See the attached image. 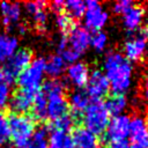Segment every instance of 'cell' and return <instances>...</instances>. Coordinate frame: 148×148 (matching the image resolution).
Masks as SVG:
<instances>
[{
	"label": "cell",
	"instance_id": "obj_13",
	"mask_svg": "<svg viewBox=\"0 0 148 148\" xmlns=\"http://www.w3.org/2000/svg\"><path fill=\"white\" fill-rule=\"evenodd\" d=\"M68 47L79 53L80 56L89 47L90 45V34L82 27H75L67 36Z\"/></svg>",
	"mask_w": 148,
	"mask_h": 148
},
{
	"label": "cell",
	"instance_id": "obj_32",
	"mask_svg": "<svg viewBox=\"0 0 148 148\" xmlns=\"http://www.w3.org/2000/svg\"><path fill=\"white\" fill-rule=\"evenodd\" d=\"M12 97V89L8 83H0V111L9 105Z\"/></svg>",
	"mask_w": 148,
	"mask_h": 148
},
{
	"label": "cell",
	"instance_id": "obj_20",
	"mask_svg": "<svg viewBox=\"0 0 148 148\" xmlns=\"http://www.w3.org/2000/svg\"><path fill=\"white\" fill-rule=\"evenodd\" d=\"M103 104H104L105 110L108 111L109 116L116 117V116L123 114L124 110L127 106V99H126L125 95L112 94L106 97V101Z\"/></svg>",
	"mask_w": 148,
	"mask_h": 148
},
{
	"label": "cell",
	"instance_id": "obj_38",
	"mask_svg": "<svg viewBox=\"0 0 148 148\" xmlns=\"http://www.w3.org/2000/svg\"><path fill=\"white\" fill-rule=\"evenodd\" d=\"M141 92H142V96L145 97V99L148 101V74H147V75L143 77V80H142Z\"/></svg>",
	"mask_w": 148,
	"mask_h": 148
},
{
	"label": "cell",
	"instance_id": "obj_35",
	"mask_svg": "<svg viewBox=\"0 0 148 148\" xmlns=\"http://www.w3.org/2000/svg\"><path fill=\"white\" fill-rule=\"evenodd\" d=\"M134 3L130 0H120V1H117L114 5H113V12L116 14H121L124 15Z\"/></svg>",
	"mask_w": 148,
	"mask_h": 148
},
{
	"label": "cell",
	"instance_id": "obj_19",
	"mask_svg": "<svg viewBox=\"0 0 148 148\" xmlns=\"http://www.w3.org/2000/svg\"><path fill=\"white\" fill-rule=\"evenodd\" d=\"M145 14H146V9H145L142 6L133 5V6L124 14L123 22H124L125 28H126L128 31L136 30V29L140 27V24L142 23L143 17H145Z\"/></svg>",
	"mask_w": 148,
	"mask_h": 148
},
{
	"label": "cell",
	"instance_id": "obj_23",
	"mask_svg": "<svg viewBox=\"0 0 148 148\" xmlns=\"http://www.w3.org/2000/svg\"><path fill=\"white\" fill-rule=\"evenodd\" d=\"M46 105H47V99L46 96L43 92H38L32 102L31 105V113H32V119L34 120H44L47 118L46 114Z\"/></svg>",
	"mask_w": 148,
	"mask_h": 148
},
{
	"label": "cell",
	"instance_id": "obj_24",
	"mask_svg": "<svg viewBox=\"0 0 148 148\" xmlns=\"http://www.w3.org/2000/svg\"><path fill=\"white\" fill-rule=\"evenodd\" d=\"M49 126H43L35 130L27 148H49Z\"/></svg>",
	"mask_w": 148,
	"mask_h": 148
},
{
	"label": "cell",
	"instance_id": "obj_28",
	"mask_svg": "<svg viewBox=\"0 0 148 148\" xmlns=\"http://www.w3.org/2000/svg\"><path fill=\"white\" fill-rule=\"evenodd\" d=\"M74 120L73 118L71 117V114H66L54 121H52V124L49 126V130H58V131H61V132H65L67 133L68 131H71L73 127H74Z\"/></svg>",
	"mask_w": 148,
	"mask_h": 148
},
{
	"label": "cell",
	"instance_id": "obj_2",
	"mask_svg": "<svg viewBox=\"0 0 148 148\" xmlns=\"http://www.w3.org/2000/svg\"><path fill=\"white\" fill-rule=\"evenodd\" d=\"M10 140L15 148H27L30 138L35 132V120L27 114L13 113L8 117Z\"/></svg>",
	"mask_w": 148,
	"mask_h": 148
},
{
	"label": "cell",
	"instance_id": "obj_7",
	"mask_svg": "<svg viewBox=\"0 0 148 148\" xmlns=\"http://www.w3.org/2000/svg\"><path fill=\"white\" fill-rule=\"evenodd\" d=\"M130 121L131 118L127 114L112 117L104 132V140L109 143L126 140L130 133Z\"/></svg>",
	"mask_w": 148,
	"mask_h": 148
},
{
	"label": "cell",
	"instance_id": "obj_26",
	"mask_svg": "<svg viewBox=\"0 0 148 148\" xmlns=\"http://www.w3.org/2000/svg\"><path fill=\"white\" fill-rule=\"evenodd\" d=\"M64 10H66V14L69 17L77 20L83 17L86 13V5L81 0H68L64 3Z\"/></svg>",
	"mask_w": 148,
	"mask_h": 148
},
{
	"label": "cell",
	"instance_id": "obj_33",
	"mask_svg": "<svg viewBox=\"0 0 148 148\" xmlns=\"http://www.w3.org/2000/svg\"><path fill=\"white\" fill-rule=\"evenodd\" d=\"M60 57H61V59L64 60V62L65 64H75V62H77V60H79V58L81 57L79 53H76L75 51H73L71 47H66L64 51H61L60 52V54H59Z\"/></svg>",
	"mask_w": 148,
	"mask_h": 148
},
{
	"label": "cell",
	"instance_id": "obj_12",
	"mask_svg": "<svg viewBox=\"0 0 148 148\" xmlns=\"http://www.w3.org/2000/svg\"><path fill=\"white\" fill-rule=\"evenodd\" d=\"M47 105H46V114L52 121L68 114L69 105L68 101L64 95H51L46 96Z\"/></svg>",
	"mask_w": 148,
	"mask_h": 148
},
{
	"label": "cell",
	"instance_id": "obj_34",
	"mask_svg": "<svg viewBox=\"0 0 148 148\" xmlns=\"http://www.w3.org/2000/svg\"><path fill=\"white\" fill-rule=\"evenodd\" d=\"M23 7H24V10L31 16L36 12H38L40 9H45L46 2L45 1H29V2H25Z\"/></svg>",
	"mask_w": 148,
	"mask_h": 148
},
{
	"label": "cell",
	"instance_id": "obj_14",
	"mask_svg": "<svg viewBox=\"0 0 148 148\" xmlns=\"http://www.w3.org/2000/svg\"><path fill=\"white\" fill-rule=\"evenodd\" d=\"M128 136L134 145L148 146V126L142 117L136 116L131 118Z\"/></svg>",
	"mask_w": 148,
	"mask_h": 148
},
{
	"label": "cell",
	"instance_id": "obj_22",
	"mask_svg": "<svg viewBox=\"0 0 148 148\" xmlns=\"http://www.w3.org/2000/svg\"><path fill=\"white\" fill-rule=\"evenodd\" d=\"M65 71V62L59 54H53L45 60V73L51 79H58Z\"/></svg>",
	"mask_w": 148,
	"mask_h": 148
},
{
	"label": "cell",
	"instance_id": "obj_5",
	"mask_svg": "<svg viewBox=\"0 0 148 148\" xmlns=\"http://www.w3.org/2000/svg\"><path fill=\"white\" fill-rule=\"evenodd\" d=\"M32 61V52L29 49H18L3 66L6 73V82L9 84L17 79V76Z\"/></svg>",
	"mask_w": 148,
	"mask_h": 148
},
{
	"label": "cell",
	"instance_id": "obj_15",
	"mask_svg": "<svg viewBox=\"0 0 148 148\" xmlns=\"http://www.w3.org/2000/svg\"><path fill=\"white\" fill-rule=\"evenodd\" d=\"M36 95L37 94L18 89L16 92H14L12 95L9 105L15 113L24 114L27 111H29L31 109V105H32V102H34V98Z\"/></svg>",
	"mask_w": 148,
	"mask_h": 148
},
{
	"label": "cell",
	"instance_id": "obj_17",
	"mask_svg": "<svg viewBox=\"0 0 148 148\" xmlns=\"http://www.w3.org/2000/svg\"><path fill=\"white\" fill-rule=\"evenodd\" d=\"M66 74L68 81L76 88H83L87 86L89 79V69L83 62L77 61L75 64L69 65L66 71Z\"/></svg>",
	"mask_w": 148,
	"mask_h": 148
},
{
	"label": "cell",
	"instance_id": "obj_25",
	"mask_svg": "<svg viewBox=\"0 0 148 148\" xmlns=\"http://www.w3.org/2000/svg\"><path fill=\"white\" fill-rule=\"evenodd\" d=\"M43 88V94L45 96H51V95H64L67 83L64 80L60 79H50L42 84Z\"/></svg>",
	"mask_w": 148,
	"mask_h": 148
},
{
	"label": "cell",
	"instance_id": "obj_3",
	"mask_svg": "<svg viewBox=\"0 0 148 148\" xmlns=\"http://www.w3.org/2000/svg\"><path fill=\"white\" fill-rule=\"evenodd\" d=\"M45 75V59L38 57L32 59L30 65L17 76L16 81L22 90L38 94L44 82Z\"/></svg>",
	"mask_w": 148,
	"mask_h": 148
},
{
	"label": "cell",
	"instance_id": "obj_29",
	"mask_svg": "<svg viewBox=\"0 0 148 148\" xmlns=\"http://www.w3.org/2000/svg\"><path fill=\"white\" fill-rule=\"evenodd\" d=\"M10 140V130L8 117L0 112V146L6 145Z\"/></svg>",
	"mask_w": 148,
	"mask_h": 148
},
{
	"label": "cell",
	"instance_id": "obj_21",
	"mask_svg": "<svg viewBox=\"0 0 148 148\" xmlns=\"http://www.w3.org/2000/svg\"><path fill=\"white\" fill-rule=\"evenodd\" d=\"M49 136V148H74L72 138L68 133L51 130Z\"/></svg>",
	"mask_w": 148,
	"mask_h": 148
},
{
	"label": "cell",
	"instance_id": "obj_11",
	"mask_svg": "<svg viewBox=\"0 0 148 148\" xmlns=\"http://www.w3.org/2000/svg\"><path fill=\"white\" fill-rule=\"evenodd\" d=\"M89 103H90V98L88 97L87 92L83 90L73 91L69 95L68 105L72 110L71 117L73 118L74 124H79L82 121V113L84 112Z\"/></svg>",
	"mask_w": 148,
	"mask_h": 148
},
{
	"label": "cell",
	"instance_id": "obj_8",
	"mask_svg": "<svg viewBox=\"0 0 148 148\" xmlns=\"http://www.w3.org/2000/svg\"><path fill=\"white\" fill-rule=\"evenodd\" d=\"M86 87V92L92 101H102V98L105 97L110 91L109 81L101 69H95L91 74H89Z\"/></svg>",
	"mask_w": 148,
	"mask_h": 148
},
{
	"label": "cell",
	"instance_id": "obj_44",
	"mask_svg": "<svg viewBox=\"0 0 148 148\" xmlns=\"http://www.w3.org/2000/svg\"><path fill=\"white\" fill-rule=\"evenodd\" d=\"M147 13H148V9H147Z\"/></svg>",
	"mask_w": 148,
	"mask_h": 148
},
{
	"label": "cell",
	"instance_id": "obj_9",
	"mask_svg": "<svg viewBox=\"0 0 148 148\" xmlns=\"http://www.w3.org/2000/svg\"><path fill=\"white\" fill-rule=\"evenodd\" d=\"M71 138L74 148H98L99 140L97 135L88 131L86 127L76 125L72 128Z\"/></svg>",
	"mask_w": 148,
	"mask_h": 148
},
{
	"label": "cell",
	"instance_id": "obj_43",
	"mask_svg": "<svg viewBox=\"0 0 148 148\" xmlns=\"http://www.w3.org/2000/svg\"><path fill=\"white\" fill-rule=\"evenodd\" d=\"M146 124H147V126H148V113H147V121H146Z\"/></svg>",
	"mask_w": 148,
	"mask_h": 148
},
{
	"label": "cell",
	"instance_id": "obj_30",
	"mask_svg": "<svg viewBox=\"0 0 148 148\" xmlns=\"http://www.w3.org/2000/svg\"><path fill=\"white\" fill-rule=\"evenodd\" d=\"M108 37L103 31H96L92 35H90V45L96 51H103L106 46Z\"/></svg>",
	"mask_w": 148,
	"mask_h": 148
},
{
	"label": "cell",
	"instance_id": "obj_40",
	"mask_svg": "<svg viewBox=\"0 0 148 148\" xmlns=\"http://www.w3.org/2000/svg\"><path fill=\"white\" fill-rule=\"evenodd\" d=\"M139 35H140L141 37H143L146 40H148V25H146L145 28H142V29L140 30Z\"/></svg>",
	"mask_w": 148,
	"mask_h": 148
},
{
	"label": "cell",
	"instance_id": "obj_18",
	"mask_svg": "<svg viewBox=\"0 0 148 148\" xmlns=\"http://www.w3.org/2000/svg\"><path fill=\"white\" fill-rule=\"evenodd\" d=\"M18 50V39L9 34L0 31V64L6 62Z\"/></svg>",
	"mask_w": 148,
	"mask_h": 148
},
{
	"label": "cell",
	"instance_id": "obj_6",
	"mask_svg": "<svg viewBox=\"0 0 148 148\" xmlns=\"http://www.w3.org/2000/svg\"><path fill=\"white\" fill-rule=\"evenodd\" d=\"M84 5H86V13L83 15L84 29L92 32L101 31L109 20L108 13L103 10L101 3L96 0H88L87 2H84Z\"/></svg>",
	"mask_w": 148,
	"mask_h": 148
},
{
	"label": "cell",
	"instance_id": "obj_1",
	"mask_svg": "<svg viewBox=\"0 0 148 148\" xmlns=\"http://www.w3.org/2000/svg\"><path fill=\"white\" fill-rule=\"evenodd\" d=\"M104 75L113 94L124 95L131 87L133 67L131 62L120 53L111 51L104 60Z\"/></svg>",
	"mask_w": 148,
	"mask_h": 148
},
{
	"label": "cell",
	"instance_id": "obj_10",
	"mask_svg": "<svg viewBox=\"0 0 148 148\" xmlns=\"http://www.w3.org/2000/svg\"><path fill=\"white\" fill-rule=\"evenodd\" d=\"M22 5L18 2L2 1L0 2V16L2 24L8 29L16 25L22 17Z\"/></svg>",
	"mask_w": 148,
	"mask_h": 148
},
{
	"label": "cell",
	"instance_id": "obj_4",
	"mask_svg": "<svg viewBox=\"0 0 148 148\" xmlns=\"http://www.w3.org/2000/svg\"><path fill=\"white\" fill-rule=\"evenodd\" d=\"M110 116L105 110L102 101H92L89 103L84 112L82 113L83 127L94 133L95 135L104 134L109 124Z\"/></svg>",
	"mask_w": 148,
	"mask_h": 148
},
{
	"label": "cell",
	"instance_id": "obj_31",
	"mask_svg": "<svg viewBox=\"0 0 148 148\" xmlns=\"http://www.w3.org/2000/svg\"><path fill=\"white\" fill-rule=\"evenodd\" d=\"M32 17V22L36 27L37 30L39 31H44L46 29V24H47V13L45 9H40L38 12H36L35 14L31 15Z\"/></svg>",
	"mask_w": 148,
	"mask_h": 148
},
{
	"label": "cell",
	"instance_id": "obj_36",
	"mask_svg": "<svg viewBox=\"0 0 148 148\" xmlns=\"http://www.w3.org/2000/svg\"><path fill=\"white\" fill-rule=\"evenodd\" d=\"M64 3L65 1H61V0H56L51 3V9L53 12H56L57 14H60V13H64Z\"/></svg>",
	"mask_w": 148,
	"mask_h": 148
},
{
	"label": "cell",
	"instance_id": "obj_16",
	"mask_svg": "<svg viewBox=\"0 0 148 148\" xmlns=\"http://www.w3.org/2000/svg\"><path fill=\"white\" fill-rule=\"evenodd\" d=\"M147 49V40L138 35L136 37L127 40L124 45V57L128 61H138L140 60Z\"/></svg>",
	"mask_w": 148,
	"mask_h": 148
},
{
	"label": "cell",
	"instance_id": "obj_42",
	"mask_svg": "<svg viewBox=\"0 0 148 148\" xmlns=\"http://www.w3.org/2000/svg\"><path fill=\"white\" fill-rule=\"evenodd\" d=\"M131 148H148V146H140V145H133Z\"/></svg>",
	"mask_w": 148,
	"mask_h": 148
},
{
	"label": "cell",
	"instance_id": "obj_39",
	"mask_svg": "<svg viewBox=\"0 0 148 148\" xmlns=\"http://www.w3.org/2000/svg\"><path fill=\"white\" fill-rule=\"evenodd\" d=\"M66 47H68V40H67V36H64L59 39V43H58V51L61 52L64 51Z\"/></svg>",
	"mask_w": 148,
	"mask_h": 148
},
{
	"label": "cell",
	"instance_id": "obj_41",
	"mask_svg": "<svg viewBox=\"0 0 148 148\" xmlns=\"http://www.w3.org/2000/svg\"><path fill=\"white\" fill-rule=\"evenodd\" d=\"M7 83L6 82V73H5V69H3V66L0 65V83Z\"/></svg>",
	"mask_w": 148,
	"mask_h": 148
},
{
	"label": "cell",
	"instance_id": "obj_37",
	"mask_svg": "<svg viewBox=\"0 0 148 148\" xmlns=\"http://www.w3.org/2000/svg\"><path fill=\"white\" fill-rule=\"evenodd\" d=\"M109 148H131V146L127 140H124V141H117V142L109 143Z\"/></svg>",
	"mask_w": 148,
	"mask_h": 148
},
{
	"label": "cell",
	"instance_id": "obj_27",
	"mask_svg": "<svg viewBox=\"0 0 148 148\" xmlns=\"http://www.w3.org/2000/svg\"><path fill=\"white\" fill-rule=\"evenodd\" d=\"M56 25L64 34V36H66L76 27V23L66 13H60V14H57L56 16Z\"/></svg>",
	"mask_w": 148,
	"mask_h": 148
}]
</instances>
